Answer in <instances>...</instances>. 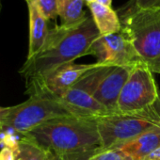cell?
Listing matches in <instances>:
<instances>
[{"mask_svg":"<svg viewBox=\"0 0 160 160\" xmlns=\"http://www.w3.org/2000/svg\"><path fill=\"white\" fill-rule=\"evenodd\" d=\"M102 150L118 149L160 125V101L135 113H111L96 119Z\"/></svg>","mask_w":160,"mask_h":160,"instance_id":"obj_4","label":"cell"},{"mask_svg":"<svg viewBox=\"0 0 160 160\" xmlns=\"http://www.w3.org/2000/svg\"><path fill=\"white\" fill-rule=\"evenodd\" d=\"M25 135L54 154L83 152L100 148L96 119L59 117L38 125Z\"/></svg>","mask_w":160,"mask_h":160,"instance_id":"obj_2","label":"cell"},{"mask_svg":"<svg viewBox=\"0 0 160 160\" xmlns=\"http://www.w3.org/2000/svg\"><path fill=\"white\" fill-rule=\"evenodd\" d=\"M111 67L99 63L97 67L86 72L58 101L75 117L97 119L111 114L93 97L100 81Z\"/></svg>","mask_w":160,"mask_h":160,"instance_id":"obj_5","label":"cell"},{"mask_svg":"<svg viewBox=\"0 0 160 160\" xmlns=\"http://www.w3.org/2000/svg\"><path fill=\"white\" fill-rule=\"evenodd\" d=\"M93 1H95V0H84V2H85L86 4L92 3V2H93Z\"/></svg>","mask_w":160,"mask_h":160,"instance_id":"obj_24","label":"cell"},{"mask_svg":"<svg viewBox=\"0 0 160 160\" xmlns=\"http://www.w3.org/2000/svg\"><path fill=\"white\" fill-rule=\"evenodd\" d=\"M90 160H133L124 152L119 149L102 150L101 148L92 156Z\"/></svg>","mask_w":160,"mask_h":160,"instance_id":"obj_17","label":"cell"},{"mask_svg":"<svg viewBox=\"0 0 160 160\" xmlns=\"http://www.w3.org/2000/svg\"><path fill=\"white\" fill-rule=\"evenodd\" d=\"M158 73H160V69H159V72H158Z\"/></svg>","mask_w":160,"mask_h":160,"instance_id":"obj_26","label":"cell"},{"mask_svg":"<svg viewBox=\"0 0 160 160\" xmlns=\"http://www.w3.org/2000/svg\"><path fill=\"white\" fill-rule=\"evenodd\" d=\"M54 153L23 135L17 152V160H51Z\"/></svg>","mask_w":160,"mask_h":160,"instance_id":"obj_15","label":"cell"},{"mask_svg":"<svg viewBox=\"0 0 160 160\" xmlns=\"http://www.w3.org/2000/svg\"><path fill=\"white\" fill-rule=\"evenodd\" d=\"M65 116L72 115L58 100L32 95L27 101L11 107L9 114L0 125L11 126L19 134L25 135L45 122Z\"/></svg>","mask_w":160,"mask_h":160,"instance_id":"obj_7","label":"cell"},{"mask_svg":"<svg viewBox=\"0 0 160 160\" xmlns=\"http://www.w3.org/2000/svg\"><path fill=\"white\" fill-rule=\"evenodd\" d=\"M122 30L140 60L152 72L160 69V8L139 9L128 3L120 12Z\"/></svg>","mask_w":160,"mask_h":160,"instance_id":"obj_3","label":"cell"},{"mask_svg":"<svg viewBox=\"0 0 160 160\" xmlns=\"http://www.w3.org/2000/svg\"><path fill=\"white\" fill-rule=\"evenodd\" d=\"M2 1L3 0H0V13H1V10H2Z\"/></svg>","mask_w":160,"mask_h":160,"instance_id":"obj_25","label":"cell"},{"mask_svg":"<svg viewBox=\"0 0 160 160\" xmlns=\"http://www.w3.org/2000/svg\"><path fill=\"white\" fill-rule=\"evenodd\" d=\"M0 160H17V153L8 147H3L0 150Z\"/></svg>","mask_w":160,"mask_h":160,"instance_id":"obj_20","label":"cell"},{"mask_svg":"<svg viewBox=\"0 0 160 160\" xmlns=\"http://www.w3.org/2000/svg\"><path fill=\"white\" fill-rule=\"evenodd\" d=\"M133 66H112L100 81L93 97L111 113H116L120 94Z\"/></svg>","mask_w":160,"mask_h":160,"instance_id":"obj_10","label":"cell"},{"mask_svg":"<svg viewBox=\"0 0 160 160\" xmlns=\"http://www.w3.org/2000/svg\"><path fill=\"white\" fill-rule=\"evenodd\" d=\"M29 16V43L27 58L34 57L42 48L49 33L48 20L43 16L34 0H26Z\"/></svg>","mask_w":160,"mask_h":160,"instance_id":"obj_11","label":"cell"},{"mask_svg":"<svg viewBox=\"0 0 160 160\" xmlns=\"http://www.w3.org/2000/svg\"><path fill=\"white\" fill-rule=\"evenodd\" d=\"M88 55L96 58V62L108 66H134L142 62L125 33L100 35L92 44Z\"/></svg>","mask_w":160,"mask_h":160,"instance_id":"obj_9","label":"cell"},{"mask_svg":"<svg viewBox=\"0 0 160 160\" xmlns=\"http://www.w3.org/2000/svg\"><path fill=\"white\" fill-rule=\"evenodd\" d=\"M129 3L139 9L160 8V0H131Z\"/></svg>","mask_w":160,"mask_h":160,"instance_id":"obj_19","label":"cell"},{"mask_svg":"<svg viewBox=\"0 0 160 160\" xmlns=\"http://www.w3.org/2000/svg\"><path fill=\"white\" fill-rule=\"evenodd\" d=\"M84 0H58V16L61 25L72 27L82 23L88 16L84 11Z\"/></svg>","mask_w":160,"mask_h":160,"instance_id":"obj_14","label":"cell"},{"mask_svg":"<svg viewBox=\"0 0 160 160\" xmlns=\"http://www.w3.org/2000/svg\"><path fill=\"white\" fill-rule=\"evenodd\" d=\"M152 73L144 62H138L132 67L118 99L116 112H140L151 108L160 101V91Z\"/></svg>","mask_w":160,"mask_h":160,"instance_id":"obj_6","label":"cell"},{"mask_svg":"<svg viewBox=\"0 0 160 160\" xmlns=\"http://www.w3.org/2000/svg\"><path fill=\"white\" fill-rule=\"evenodd\" d=\"M160 147V125L140 135L132 141L118 148L133 160H142Z\"/></svg>","mask_w":160,"mask_h":160,"instance_id":"obj_12","label":"cell"},{"mask_svg":"<svg viewBox=\"0 0 160 160\" xmlns=\"http://www.w3.org/2000/svg\"><path fill=\"white\" fill-rule=\"evenodd\" d=\"M43 16L49 20H56L58 16V0H34Z\"/></svg>","mask_w":160,"mask_h":160,"instance_id":"obj_16","label":"cell"},{"mask_svg":"<svg viewBox=\"0 0 160 160\" xmlns=\"http://www.w3.org/2000/svg\"><path fill=\"white\" fill-rule=\"evenodd\" d=\"M142 160H160V147H158L156 150L152 152Z\"/></svg>","mask_w":160,"mask_h":160,"instance_id":"obj_21","label":"cell"},{"mask_svg":"<svg viewBox=\"0 0 160 160\" xmlns=\"http://www.w3.org/2000/svg\"><path fill=\"white\" fill-rule=\"evenodd\" d=\"M94 149L83 152H75V153H64V154H53L51 160H90L92 156L99 150Z\"/></svg>","mask_w":160,"mask_h":160,"instance_id":"obj_18","label":"cell"},{"mask_svg":"<svg viewBox=\"0 0 160 160\" xmlns=\"http://www.w3.org/2000/svg\"><path fill=\"white\" fill-rule=\"evenodd\" d=\"M87 6L100 35L114 34L122 30L120 16L111 7L103 5L97 1L89 3Z\"/></svg>","mask_w":160,"mask_h":160,"instance_id":"obj_13","label":"cell"},{"mask_svg":"<svg viewBox=\"0 0 160 160\" xmlns=\"http://www.w3.org/2000/svg\"><path fill=\"white\" fill-rule=\"evenodd\" d=\"M99 63L77 64L66 63L55 69L43 78L26 83L27 94L47 96L58 100L63 96L86 72L97 67Z\"/></svg>","mask_w":160,"mask_h":160,"instance_id":"obj_8","label":"cell"},{"mask_svg":"<svg viewBox=\"0 0 160 160\" xmlns=\"http://www.w3.org/2000/svg\"><path fill=\"white\" fill-rule=\"evenodd\" d=\"M95 1H97L103 5L109 6V7H111V4H112V0H95Z\"/></svg>","mask_w":160,"mask_h":160,"instance_id":"obj_23","label":"cell"},{"mask_svg":"<svg viewBox=\"0 0 160 160\" xmlns=\"http://www.w3.org/2000/svg\"><path fill=\"white\" fill-rule=\"evenodd\" d=\"M99 36L92 17L89 16L72 27L56 26L50 28L40 52L27 58L19 73L26 83L42 79L59 66L88 56L90 47Z\"/></svg>","mask_w":160,"mask_h":160,"instance_id":"obj_1","label":"cell"},{"mask_svg":"<svg viewBox=\"0 0 160 160\" xmlns=\"http://www.w3.org/2000/svg\"><path fill=\"white\" fill-rule=\"evenodd\" d=\"M10 110H11V107H7V108L0 107V124L2 123L4 119L7 117V115L9 114Z\"/></svg>","mask_w":160,"mask_h":160,"instance_id":"obj_22","label":"cell"}]
</instances>
